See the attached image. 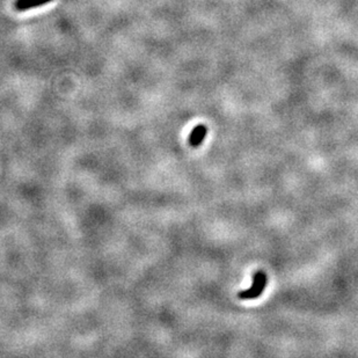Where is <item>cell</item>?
<instances>
[{
  "instance_id": "cell-3",
  "label": "cell",
  "mask_w": 358,
  "mask_h": 358,
  "mask_svg": "<svg viewBox=\"0 0 358 358\" xmlns=\"http://www.w3.org/2000/svg\"><path fill=\"white\" fill-rule=\"evenodd\" d=\"M53 0H17L15 1V10L23 12V11H28L32 10V8H36L39 7V6L49 4Z\"/></svg>"
},
{
  "instance_id": "cell-1",
  "label": "cell",
  "mask_w": 358,
  "mask_h": 358,
  "mask_svg": "<svg viewBox=\"0 0 358 358\" xmlns=\"http://www.w3.org/2000/svg\"><path fill=\"white\" fill-rule=\"evenodd\" d=\"M265 285H267V274L263 270L255 271L253 276V285L249 289L239 292L238 298L243 299V301L259 298L264 291Z\"/></svg>"
},
{
  "instance_id": "cell-2",
  "label": "cell",
  "mask_w": 358,
  "mask_h": 358,
  "mask_svg": "<svg viewBox=\"0 0 358 358\" xmlns=\"http://www.w3.org/2000/svg\"><path fill=\"white\" fill-rule=\"evenodd\" d=\"M207 129L204 124H198L196 125L194 129L191 130L190 136H189V144L194 148H198L203 140L206 139Z\"/></svg>"
}]
</instances>
